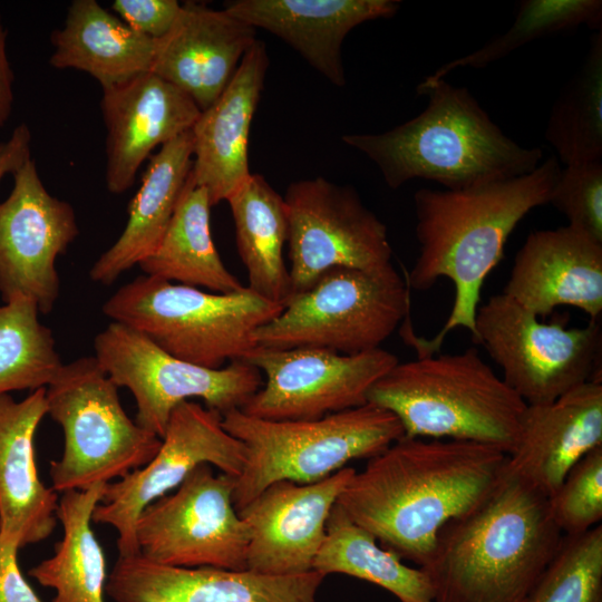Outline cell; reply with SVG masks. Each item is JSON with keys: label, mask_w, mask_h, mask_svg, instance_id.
I'll list each match as a JSON object with an SVG mask.
<instances>
[{"label": "cell", "mask_w": 602, "mask_h": 602, "mask_svg": "<svg viewBox=\"0 0 602 602\" xmlns=\"http://www.w3.org/2000/svg\"><path fill=\"white\" fill-rule=\"evenodd\" d=\"M118 386L94 356L64 363L46 387L47 414L64 431V452L49 468L58 493L110 483L145 466L162 438L125 412Z\"/></svg>", "instance_id": "8"}, {"label": "cell", "mask_w": 602, "mask_h": 602, "mask_svg": "<svg viewBox=\"0 0 602 602\" xmlns=\"http://www.w3.org/2000/svg\"><path fill=\"white\" fill-rule=\"evenodd\" d=\"M398 0H234L224 4L233 17L279 37L332 85L347 82L341 47L357 26L391 18Z\"/></svg>", "instance_id": "24"}, {"label": "cell", "mask_w": 602, "mask_h": 602, "mask_svg": "<svg viewBox=\"0 0 602 602\" xmlns=\"http://www.w3.org/2000/svg\"><path fill=\"white\" fill-rule=\"evenodd\" d=\"M408 309V284L392 263L376 270L334 266L291 294L281 313L254 331L253 341L271 349L357 355L381 348Z\"/></svg>", "instance_id": "9"}, {"label": "cell", "mask_w": 602, "mask_h": 602, "mask_svg": "<svg viewBox=\"0 0 602 602\" xmlns=\"http://www.w3.org/2000/svg\"><path fill=\"white\" fill-rule=\"evenodd\" d=\"M107 484L65 492L58 501L56 516L62 538L50 557L28 572L56 592L52 602H105L106 559L91 528V516Z\"/></svg>", "instance_id": "30"}, {"label": "cell", "mask_w": 602, "mask_h": 602, "mask_svg": "<svg viewBox=\"0 0 602 602\" xmlns=\"http://www.w3.org/2000/svg\"><path fill=\"white\" fill-rule=\"evenodd\" d=\"M548 203L569 225L602 242V161L565 166Z\"/></svg>", "instance_id": "37"}, {"label": "cell", "mask_w": 602, "mask_h": 602, "mask_svg": "<svg viewBox=\"0 0 602 602\" xmlns=\"http://www.w3.org/2000/svg\"><path fill=\"white\" fill-rule=\"evenodd\" d=\"M547 498L505 467L477 507L439 532L420 567L433 602H523L563 538Z\"/></svg>", "instance_id": "3"}, {"label": "cell", "mask_w": 602, "mask_h": 602, "mask_svg": "<svg viewBox=\"0 0 602 602\" xmlns=\"http://www.w3.org/2000/svg\"><path fill=\"white\" fill-rule=\"evenodd\" d=\"M268 67L266 47L256 39L223 93L201 111L191 129V173L195 184L206 190L212 206L227 201L251 175L250 128Z\"/></svg>", "instance_id": "23"}, {"label": "cell", "mask_w": 602, "mask_h": 602, "mask_svg": "<svg viewBox=\"0 0 602 602\" xmlns=\"http://www.w3.org/2000/svg\"><path fill=\"white\" fill-rule=\"evenodd\" d=\"M30 147L31 132L26 124L18 125L8 139L0 142V182L31 158Z\"/></svg>", "instance_id": "40"}, {"label": "cell", "mask_w": 602, "mask_h": 602, "mask_svg": "<svg viewBox=\"0 0 602 602\" xmlns=\"http://www.w3.org/2000/svg\"><path fill=\"white\" fill-rule=\"evenodd\" d=\"M8 31L0 16V127L10 118L14 94V75L7 51Z\"/></svg>", "instance_id": "41"}, {"label": "cell", "mask_w": 602, "mask_h": 602, "mask_svg": "<svg viewBox=\"0 0 602 602\" xmlns=\"http://www.w3.org/2000/svg\"><path fill=\"white\" fill-rule=\"evenodd\" d=\"M581 26L602 31L601 0H522L507 31L482 48L440 66L426 79H443L459 68H485L528 42Z\"/></svg>", "instance_id": "34"}, {"label": "cell", "mask_w": 602, "mask_h": 602, "mask_svg": "<svg viewBox=\"0 0 602 602\" xmlns=\"http://www.w3.org/2000/svg\"><path fill=\"white\" fill-rule=\"evenodd\" d=\"M282 309L246 287L231 293L205 292L145 274L119 288L103 305L111 321L139 331L178 359L211 369L243 359L255 347L254 331Z\"/></svg>", "instance_id": "7"}, {"label": "cell", "mask_w": 602, "mask_h": 602, "mask_svg": "<svg viewBox=\"0 0 602 602\" xmlns=\"http://www.w3.org/2000/svg\"><path fill=\"white\" fill-rule=\"evenodd\" d=\"M12 176L0 202V295L3 302L29 299L47 314L60 293L56 260L79 234L76 214L46 190L32 158Z\"/></svg>", "instance_id": "16"}, {"label": "cell", "mask_w": 602, "mask_h": 602, "mask_svg": "<svg viewBox=\"0 0 602 602\" xmlns=\"http://www.w3.org/2000/svg\"><path fill=\"white\" fill-rule=\"evenodd\" d=\"M181 7L176 0H115L110 9L136 32L158 40L172 29Z\"/></svg>", "instance_id": "38"}, {"label": "cell", "mask_w": 602, "mask_h": 602, "mask_svg": "<svg viewBox=\"0 0 602 602\" xmlns=\"http://www.w3.org/2000/svg\"><path fill=\"white\" fill-rule=\"evenodd\" d=\"M507 458L486 444L402 436L355 472L337 504L383 548L424 567L443 527L493 492Z\"/></svg>", "instance_id": "1"}, {"label": "cell", "mask_w": 602, "mask_h": 602, "mask_svg": "<svg viewBox=\"0 0 602 602\" xmlns=\"http://www.w3.org/2000/svg\"><path fill=\"white\" fill-rule=\"evenodd\" d=\"M46 415V387L20 401L0 396V535L19 547L46 540L57 523V492L40 480L35 458Z\"/></svg>", "instance_id": "25"}, {"label": "cell", "mask_w": 602, "mask_h": 602, "mask_svg": "<svg viewBox=\"0 0 602 602\" xmlns=\"http://www.w3.org/2000/svg\"><path fill=\"white\" fill-rule=\"evenodd\" d=\"M242 360L265 380L240 410L266 420H312L362 406L375 382L398 362L382 348L342 355L322 348L258 346Z\"/></svg>", "instance_id": "15"}, {"label": "cell", "mask_w": 602, "mask_h": 602, "mask_svg": "<svg viewBox=\"0 0 602 602\" xmlns=\"http://www.w3.org/2000/svg\"><path fill=\"white\" fill-rule=\"evenodd\" d=\"M101 114L107 129L106 185L122 194L158 145L192 129L201 110L181 89L152 72L103 88Z\"/></svg>", "instance_id": "19"}, {"label": "cell", "mask_w": 602, "mask_h": 602, "mask_svg": "<svg viewBox=\"0 0 602 602\" xmlns=\"http://www.w3.org/2000/svg\"><path fill=\"white\" fill-rule=\"evenodd\" d=\"M324 575L275 576L250 570L177 567L140 554L118 556L106 592L115 602H317Z\"/></svg>", "instance_id": "18"}, {"label": "cell", "mask_w": 602, "mask_h": 602, "mask_svg": "<svg viewBox=\"0 0 602 602\" xmlns=\"http://www.w3.org/2000/svg\"><path fill=\"white\" fill-rule=\"evenodd\" d=\"M523 602H602V525L563 535L554 557Z\"/></svg>", "instance_id": "35"}, {"label": "cell", "mask_w": 602, "mask_h": 602, "mask_svg": "<svg viewBox=\"0 0 602 602\" xmlns=\"http://www.w3.org/2000/svg\"><path fill=\"white\" fill-rule=\"evenodd\" d=\"M256 30L226 10L185 1L172 29L155 40L152 74L207 109L223 93Z\"/></svg>", "instance_id": "21"}, {"label": "cell", "mask_w": 602, "mask_h": 602, "mask_svg": "<svg viewBox=\"0 0 602 602\" xmlns=\"http://www.w3.org/2000/svg\"><path fill=\"white\" fill-rule=\"evenodd\" d=\"M37 304L17 298L0 305V396L47 387L64 365Z\"/></svg>", "instance_id": "33"}, {"label": "cell", "mask_w": 602, "mask_h": 602, "mask_svg": "<svg viewBox=\"0 0 602 602\" xmlns=\"http://www.w3.org/2000/svg\"><path fill=\"white\" fill-rule=\"evenodd\" d=\"M235 480L210 464L195 467L174 493L140 512L139 554L168 566L246 570L250 532L234 507Z\"/></svg>", "instance_id": "12"}, {"label": "cell", "mask_w": 602, "mask_h": 602, "mask_svg": "<svg viewBox=\"0 0 602 602\" xmlns=\"http://www.w3.org/2000/svg\"><path fill=\"white\" fill-rule=\"evenodd\" d=\"M222 425L246 449L233 493L237 512L272 483L322 480L404 436L398 418L370 402L312 420H266L233 409L222 416Z\"/></svg>", "instance_id": "6"}, {"label": "cell", "mask_w": 602, "mask_h": 602, "mask_svg": "<svg viewBox=\"0 0 602 602\" xmlns=\"http://www.w3.org/2000/svg\"><path fill=\"white\" fill-rule=\"evenodd\" d=\"M417 94L428 99L418 116L380 134L341 137L377 165L390 188L415 178L450 191L475 188L528 174L543 162L541 148L506 136L467 88L425 78Z\"/></svg>", "instance_id": "4"}, {"label": "cell", "mask_w": 602, "mask_h": 602, "mask_svg": "<svg viewBox=\"0 0 602 602\" xmlns=\"http://www.w3.org/2000/svg\"><path fill=\"white\" fill-rule=\"evenodd\" d=\"M367 400L392 412L406 437L475 441L507 455L527 406L473 347L398 361Z\"/></svg>", "instance_id": "5"}, {"label": "cell", "mask_w": 602, "mask_h": 602, "mask_svg": "<svg viewBox=\"0 0 602 602\" xmlns=\"http://www.w3.org/2000/svg\"><path fill=\"white\" fill-rule=\"evenodd\" d=\"M211 207L206 190L197 186L190 173L161 242L138 263L145 275L215 293L244 288L226 269L215 247Z\"/></svg>", "instance_id": "28"}, {"label": "cell", "mask_w": 602, "mask_h": 602, "mask_svg": "<svg viewBox=\"0 0 602 602\" xmlns=\"http://www.w3.org/2000/svg\"><path fill=\"white\" fill-rule=\"evenodd\" d=\"M562 168L556 156L528 174L484 186L450 191L420 188L414 195L419 254L408 285L430 289L447 278L455 289L450 313L430 340L412 339L420 355H434L456 328L475 331L486 276L503 258L505 243L533 208L548 204Z\"/></svg>", "instance_id": "2"}, {"label": "cell", "mask_w": 602, "mask_h": 602, "mask_svg": "<svg viewBox=\"0 0 602 602\" xmlns=\"http://www.w3.org/2000/svg\"><path fill=\"white\" fill-rule=\"evenodd\" d=\"M245 460L244 444L225 430L221 414L192 400L183 401L172 411L155 456L142 468L106 485L91 522L116 530L119 556L139 554L135 523L147 505L175 489L201 464L236 478Z\"/></svg>", "instance_id": "14"}, {"label": "cell", "mask_w": 602, "mask_h": 602, "mask_svg": "<svg viewBox=\"0 0 602 602\" xmlns=\"http://www.w3.org/2000/svg\"><path fill=\"white\" fill-rule=\"evenodd\" d=\"M502 293L537 317L572 305L600 319L602 242L569 224L531 232Z\"/></svg>", "instance_id": "20"}, {"label": "cell", "mask_w": 602, "mask_h": 602, "mask_svg": "<svg viewBox=\"0 0 602 602\" xmlns=\"http://www.w3.org/2000/svg\"><path fill=\"white\" fill-rule=\"evenodd\" d=\"M551 517L563 535L583 534L602 520V446L588 453L547 498Z\"/></svg>", "instance_id": "36"}, {"label": "cell", "mask_w": 602, "mask_h": 602, "mask_svg": "<svg viewBox=\"0 0 602 602\" xmlns=\"http://www.w3.org/2000/svg\"><path fill=\"white\" fill-rule=\"evenodd\" d=\"M475 342L502 368L504 382L526 405L548 404L598 379L600 319L580 328L544 323L504 293L478 307Z\"/></svg>", "instance_id": "11"}, {"label": "cell", "mask_w": 602, "mask_h": 602, "mask_svg": "<svg viewBox=\"0 0 602 602\" xmlns=\"http://www.w3.org/2000/svg\"><path fill=\"white\" fill-rule=\"evenodd\" d=\"M602 446V381L591 380L548 404L527 405L506 470L546 497L588 453Z\"/></svg>", "instance_id": "22"}, {"label": "cell", "mask_w": 602, "mask_h": 602, "mask_svg": "<svg viewBox=\"0 0 602 602\" xmlns=\"http://www.w3.org/2000/svg\"><path fill=\"white\" fill-rule=\"evenodd\" d=\"M193 166L191 129L161 146L143 175L128 206V219L117 241L93 264L90 279L110 285L149 255L161 242Z\"/></svg>", "instance_id": "26"}, {"label": "cell", "mask_w": 602, "mask_h": 602, "mask_svg": "<svg viewBox=\"0 0 602 602\" xmlns=\"http://www.w3.org/2000/svg\"><path fill=\"white\" fill-rule=\"evenodd\" d=\"M235 225L239 255L247 272V289L283 303L292 293L283 260L288 214L281 196L260 174H251L227 198Z\"/></svg>", "instance_id": "29"}, {"label": "cell", "mask_w": 602, "mask_h": 602, "mask_svg": "<svg viewBox=\"0 0 602 602\" xmlns=\"http://www.w3.org/2000/svg\"><path fill=\"white\" fill-rule=\"evenodd\" d=\"M50 39L52 67L85 71L101 89L149 72L155 51V40L133 30L96 0H74L64 26Z\"/></svg>", "instance_id": "27"}, {"label": "cell", "mask_w": 602, "mask_h": 602, "mask_svg": "<svg viewBox=\"0 0 602 602\" xmlns=\"http://www.w3.org/2000/svg\"><path fill=\"white\" fill-rule=\"evenodd\" d=\"M292 293L334 266L376 270L391 264L386 224L357 190L324 177L289 184L283 196Z\"/></svg>", "instance_id": "13"}, {"label": "cell", "mask_w": 602, "mask_h": 602, "mask_svg": "<svg viewBox=\"0 0 602 602\" xmlns=\"http://www.w3.org/2000/svg\"><path fill=\"white\" fill-rule=\"evenodd\" d=\"M94 350L108 377L133 394L135 423L159 438L181 402L198 398L223 416L241 409L263 383L260 370L242 359L219 369L194 365L115 321L95 337Z\"/></svg>", "instance_id": "10"}, {"label": "cell", "mask_w": 602, "mask_h": 602, "mask_svg": "<svg viewBox=\"0 0 602 602\" xmlns=\"http://www.w3.org/2000/svg\"><path fill=\"white\" fill-rule=\"evenodd\" d=\"M313 571L324 576L338 573L370 582L400 602H433L427 574L420 567L406 565L398 555L383 548L338 504L330 512L326 538L314 560Z\"/></svg>", "instance_id": "31"}, {"label": "cell", "mask_w": 602, "mask_h": 602, "mask_svg": "<svg viewBox=\"0 0 602 602\" xmlns=\"http://www.w3.org/2000/svg\"><path fill=\"white\" fill-rule=\"evenodd\" d=\"M355 472L347 466L311 484L272 483L239 511L250 532L246 570L275 576L313 571L330 512Z\"/></svg>", "instance_id": "17"}, {"label": "cell", "mask_w": 602, "mask_h": 602, "mask_svg": "<svg viewBox=\"0 0 602 602\" xmlns=\"http://www.w3.org/2000/svg\"><path fill=\"white\" fill-rule=\"evenodd\" d=\"M545 139L565 166L602 161V31L555 100Z\"/></svg>", "instance_id": "32"}, {"label": "cell", "mask_w": 602, "mask_h": 602, "mask_svg": "<svg viewBox=\"0 0 602 602\" xmlns=\"http://www.w3.org/2000/svg\"><path fill=\"white\" fill-rule=\"evenodd\" d=\"M19 548L0 535V602H42L19 569Z\"/></svg>", "instance_id": "39"}]
</instances>
